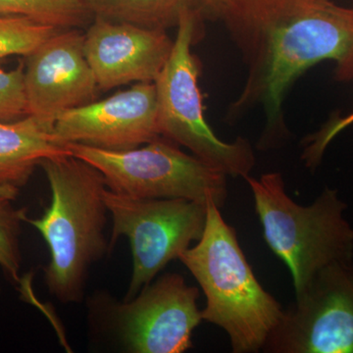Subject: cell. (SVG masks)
Here are the masks:
<instances>
[{
    "mask_svg": "<svg viewBox=\"0 0 353 353\" xmlns=\"http://www.w3.org/2000/svg\"><path fill=\"white\" fill-rule=\"evenodd\" d=\"M225 25L246 66L245 83L228 109L236 120L255 108L265 114L257 148H278L289 139L285 95L297 78L320 62L333 61L339 82H353V4L333 0H234Z\"/></svg>",
    "mask_w": 353,
    "mask_h": 353,
    "instance_id": "1",
    "label": "cell"
},
{
    "mask_svg": "<svg viewBox=\"0 0 353 353\" xmlns=\"http://www.w3.org/2000/svg\"><path fill=\"white\" fill-rule=\"evenodd\" d=\"M50 183V205L38 219L26 218L50 248L46 285L62 303L82 301L88 270L109 250L105 238L108 209L101 172L70 153L41 163Z\"/></svg>",
    "mask_w": 353,
    "mask_h": 353,
    "instance_id": "2",
    "label": "cell"
},
{
    "mask_svg": "<svg viewBox=\"0 0 353 353\" xmlns=\"http://www.w3.org/2000/svg\"><path fill=\"white\" fill-rule=\"evenodd\" d=\"M206 297L202 320L224 330L234 353H254L282 318V306L262 287L230 226L213 202L208 203L201 240L179 256Z\"/></svg>",
    "mask_w": 353,
    "mask_h": 353,
    "instance_id": "3",
    "label": "cell"
},
{
    "mask_svg": "<svg viewBox=\"0 0 353 353\" xmlns=\"http://www.w3.org/2000/svg\"><path fill=\"white\" fill-rule=\"evenodd\" d=\"M267 245L292 275L296 296L322 268L353 259V228L338 190L326 188L312 204L292 201L278 172L246 176Z\"/></svg>",
    "mask_w": 353,
    "mask_h": 353,
    "instance_id": "4",
    "label": "cell"
},
{
    "mask_svg": "<svg viewBox=\"0 0 353 353\" xmlns=\"http://www.w3.org/2000/svg\"><path fill=\"white\" fill-rule=\"evenodd\" d=\"M204 21L201 11L190 9L176 27L170 57L154 82L158 131L160 137L185 146L228 176L245 179L255 165L250 141L240 137L225 143L204 116L199 85L201 64L192 51L203 34Z\"/></svg>",
    "mask_w": 353,
    "mask_h": 353,
    "instance_id": "5",
    "label": "cell"
},
{
    "mask_svg": "<svg viewBox=\"0 0 353 353\" xmlns=\"http://www.w3.org/2000/svg\"><path fill=\"white\" fill-rule=\"evenodd\" d=\"M67 152L101 172L109 190L134 199H185L222 208L227 201L226 174L187 154L160 137L124 152L67 143Z\"/></svg>",
    "mask_w": 353,
    "mask_h": 353,
    "instance_id": "6",
    "label": "cell"
},
{
    "mask_svg": "<svg viewBox=\"0 0 353 353\" xmlns=\"http://www.w3.org/2000/svg\"><path fill=\"white\" fill-rule=\"evenodd\" d=\"M103 197L113 222L109 248L122 236L131 245L132 273L125 301L150 285L192 241L201 240L205 229L208 203L185 199H134L108 188Z\"/></svg>",
    "mask_w": 353,
    "mask_h": 353,
    "instance_id": "7",
    "label": "cell"
},
{
    "mask_svg": "<svg viewBox=\"0 0 353 353\" xmlns=\"http://www.w3.org/2000/svg\"><path fill=\"white\" fill-rule=\"evenodd\" d=\"M268 353H353V259L327 265L284 310Z\"/></svg>",
    "mask_w": 353,
    "mask_h": 353,
    "instance_id": "8",
    "label": "cell"
},
{
    "mask_svg": "<svg viewBox=\"0 0 353 353\" xmlns=\"http://www.w3.org/2000/svg\"><path fill=\"white\" fill-rule=\"evenodd\" d=\"M199 290L179 274H165L116 309L125 347L134 353H183L202 320Z\"/></svg>",
    "mask_w": 353,
    "mask_h": 353,
    "instance_id": "9",
    "label": "cell"
},
{
    "mask_svg": "<svg viewBox=\"0 0 353 353\" xmlns=\"http://www.w3.org/2000/svg\"><path fill=\"white\" fill-rule=\"evenodd\" d=\"M85 32L60 30L28 55L29 116L52 132L60 114L95 101L99 88L83 50Z\"/></svg>",
    "mask_w": 353,
    "mask_h": 353,
    "instance_id": "10",
    "label": "cell"
},
{
    "mask_svg": "<svg viewBox=\"0 0 353 353\" xmlns=\"http://www.w3.org/2000/svg\"><path fill=\"white\" fill-rule=\"evenodd\" d=\"M51 134L63 146L80 143L110 152L146 145L160 138L154 83H137L103 101L60 114Z\"/></svg>",
    "mask_w": 353,
    "mask_h": 353,
    "instance_id": "11",
    "label": "cell"
},
{
    "mask_svg": "<svg viewBox=\"0 0 353 353\" xmlns=\"http://www.w3.org/2000/svg\"><path fill=\"white\" fill-rule=\"evenodd\" d=\"M174 39L165 30L94 18L83 50L99 90L130 83H154L170 57Z\"/></svg>",
    "mask_w": 353,
    "mask_h": 353,
    "instance_id": "12",
    "label": "cell"
},
{
    "mask_svg": "<svg viewBox=\"0 0 353 353\" xmlns=\"http://www.w3.org/2000/svg\"><path fill=\"white\" fill-rule=\"evenodd\" d=\"M65 153V146L31 116L0 122V196L15 201L44 159Z\"/></svg>",
    "mask_w": 353,
    "mask_h": 353,
    "instance_id": "13",
    "label": "cell"
},
{
    "mask_svg": "<svg viewBox=\"0 0 353 353\" xmlns=\"http://www.w3.org/2000/svg\"><path fill=\"white\" fill-rule=\"evenodd\" d=\"M94 18L168 31L181 17L197 9L194 0H83Z\"/></svg>",
    "mask_w": 353,
    "mask_h": 353,
    "instance_id": "14",
    "label": "cell"
},
{
    "mask_svg": "<svg viewBox=\"0 0 353 353\" xmlns=\"http://www.w3.org/2000/svg\"><path fill=\"white\" fill-rule=\"evenodd\" d=\"M0 15L23 16L58 29H80L94 19L83 0H0Z\"/></svg>",
    "mask_w": 353,
    "mask_h": 353,
    "instance_id": "15",
    "label": "cell"
},
{
    "mask_svg": "<svg viewBox=\"0 0 353 353\" xmlns=\"http://www.w3.org/2000/svg\"><path fill=\"white\" fill-rule=\"evenodd\" d=\"M60 30L23 16L0 15V59L27 57Z\"/></svg>",
    "mask_w": 353,
    "mask_h": 353,
    "instance_id": "16",
    "label": "cell"
},
{
    "mask_svg": "<svg viewBox=\"0 0 353 353\" xmlns=\"http://www.w3.org/2000/svg\"><path fill=\"white\" fill-rule=\"evenodd\" d=\"M12 201L0 196V268L7 279L20 282V234L27 218V209L16 208Z\"/></svg>",
    "mask_w": 353,
    "mask_h": 353,
    "instance_id": "17",
    "label": "cell"
},
{
    "mask_svg": "<svg viewBox=\"0 0 353 353\" xmlns=\"http://www.w3.org/2000/svg\"><path fill=\"white\" fill-rule=\"evenodd\" d=\"M28 116L25 62L10 71L0 66V122H15Z\"/></svg>",
    "mask_w": 353,
    "mask_h": 353,
    "instance_id": "18",
    "label": "cell"
},
{
    "mask_svg": "<svg viewBox=\"0 0 353 353\" xmlns=\"http://www.w3.org/2000/svg\"><path fill=\"white\" fill-rule=\"evenodd\" d=\"M353 124V111L345 117L336 116L312 136L305 139L303 159L308 168H316L321 162L323 154L340 132Z\"/></svg>",
    "mask_w": 353,
    "mask_h": 353,
    "instance_id": "19",
    "label": "cell"
},
{
    "mask_svg": "<svg viewBox=\"0 0 353 353\" xmlns=\"http://www.w3.org/2000/svg\"><path fill=\"white\" fill-rule=\"evenodd\" d=\"M204 20H219L221 14L234 0H194Z\"/></svg>",
    "mask_w": 353,
    "mask_h": 353,
    "instance_id": "20",
    "label": "cell"
}]
</instances>
